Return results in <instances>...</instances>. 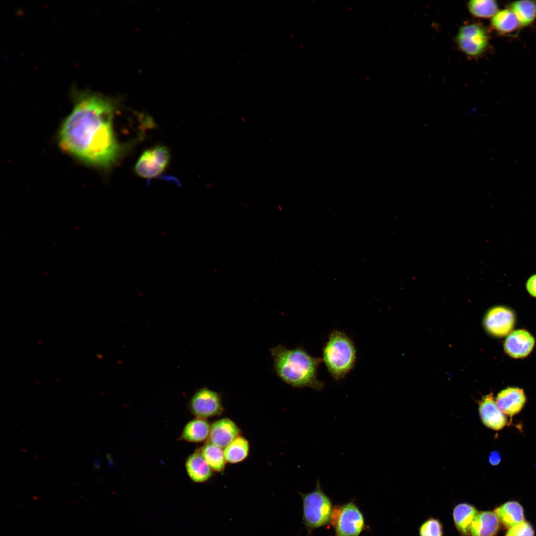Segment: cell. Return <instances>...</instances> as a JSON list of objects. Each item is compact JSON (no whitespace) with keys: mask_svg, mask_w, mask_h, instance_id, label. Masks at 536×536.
Listing matches in <instances>:
<instances>
[{"mask_svg":"<svg viewBox=\"0 0 536 536\" xmlns=\"http://www.w3.org/2000/svg\"><path fill=\"white\" fill-rule=\"evenodd\" d=\"M240 430L232 420L223 418L216 420L210 426L208 442L225 448L237 437Z\"/></svg>","mask_w":536,"mask_h":536,"instance_id":"11","label":"cell"},{"mask_svg":"<svg viewBox=\"0 0 536 536\" xmlns=\"http://www.w3.org/2000/svg\"><path fill=\"white\" fill-rule=\"evenodd\" d=\"M270 352L274 371L282 381L294 388H324L323 382L317 376L322 359L311 356L301 346L288 349L278 345Z\"/></svg>","mask_w":536,"mask_h":536,"instance_id":"2","label":"cell"},{"mask_svg":"<svg viewBox=\"0 0 536 536\" xmlns=\"http://www.w3.org/2000/svg\"><path fill=\"white\" fill-rule=\"evenodd\" d=\"M489 460L491 465H497L500 462V455L497 452H493L490 454L489 456Z\"/></svg>","mask_w":536,"mask_h":536,"instance_id":"27","label":"cell"},{"mask_svg":"<svg viewBox=\"0 0 536 536\" xmlns=\"http://www.w3.org/2000/svg\"><path fill=\"white\" fill-rule=\"evenodd\" d=\"M331 523L336 536H359L365 528L363 515L352 502L334 508Z\"/></svg>","mask_w":536,"mask_h":536,"instance_id":"6","label":"cell"},{"mask_svg":"<svg viewBox=\"0 0 536 536\" xmlns=\"http://www.w3.org/2000/svg\"><path fill=\"white\" fill-rule=\"evenodd\" d=\"M526 401L524 391L519 388L509 387L501 391L496 399L500 409L506 415L512 417L519 413Z\"/></svg>","mask_w":536,"mask_h":536,"instance_id":"13","label":"cell"},{"mask_svg":"<svg viewBox=\"0 0 536 536\" xmlns=\"http://www.w3.org/2000/svg\"><path fill=\"white\" fill-rule=\"evenodd\" d=\"M534 345L535 339L530 333L525 330H518L508 335L505 341L504 349L510 356L519 358L527 356L532 350Z\"/></svg>","mask_w":536,"mask_h":536,"instance_id":"12","label":"cell"},{"mask_svg":"<svg viewBox=\"0 0 536 536\" xmlns=\"http://www.w3.org/2000/svg\"><path fill=\"white\" fill-rule=\"evenodd\" d=\"M303 504V520L309 530L331 523L333 509L330 498L321 488L319 480L314 490L300 493Z\"/></svg>","mask_w":536,"mask_h":536,"instance_id":"4","label":"cell"},{"mask_svg":"<svg viewBox=\"0 0 536 536\" xmlns=\"http://www.w3.org/2000/svg\"><path fill=\"white\" fill-rule=\"evenodd\" d=\"M98 468H99L98 463L97 461V460H95L94 462V463H93V469H94L96 470L97 469H98Z\"/></svg>","mask_w":536,"mask_h":536,"instance_id":"28","label":"cell"},{"mask_svg":"<svg viewBox=\"0 0 536 536\" xmlns=\"http://www.w3.org/2000/svg\"><path fill=\"white\" fill-rule=\"evenodd\" d=\"M472 504L467 502L456 505L453 509L454 526L461 536H469L471 523L478 512Z\"/></svg>","mask_w":536,"mask_h":536,"instance_id":"15","label":"cell"},{"mask_svg":"<svg viewBox=\"0 0 536 536\" xmlns=\"http://www.w3.org/2000/svg\"><path fill=\"white\" fill-rule=\"evenodd\" d=\"M322 360L335 380L343 379L354 368L356 361L352 339L342 331H332L323 348Z\"/></svg>","mask_w":536,"mask_h":536,"instance_id":"3","label":"cell"},{"mask_svg":"<svg viewBox=\"0 0 536 536\" xmlns=\"http://www.w3.org/2000/svg\"><path fill=\"white\" fill-rule=\"evenodd\" d=\"M210 426L204 419L197 418L189 421L184 428L181 437L192 442H201L208 439Z\"/></svg>","mask_w":536,"mask_h":536,"instance_id":"19","label":"cell"},{"mask_svg":"<svg viewBox=\"0 0 536 536\" xmlns=\"http://www.w3.org/2000/svg\"><path fill=\"white\" fill-rule=\"evenodd\" d=\"M190 407L194 415L203 419L219 415L223 410L219 394L207 388L200 389L194 394Z\"/></svg>","mask_w":536,"mask_h":536,"instance_id":"8","label":"cell"},{"mask_svg":"<svg viewBox=\"0 0 536 536\" xmlns=\"http://www.w3.org/2000/svg\"><path fill=\"white\" fill-rule=\"evenodd\" d=\"M169 160L170 153L167 148L157 146L143 152L135 164V171L141 178L152 179L163 172Z\"/></svg>","mask_w":536,"mask_h":536,"instance_id":"7","label":"cell"},{"mask_svg":"<svg viewBox=\"0 0 536 536\" xmlns=\"http://www.w3.org/2000/svg\"><path fill=\"white\" fill-rule=\"evenodd\" d=\"M249 452V444L244 437L239 436L224 449L226 462L236 464L244 461Z\"/></svg>","mask_w":536,"mask_h":536,"instance_id":"21","label":"cell"},{"mask_svg":"<svg viewBox=\"0 0 536 536\" xmlns=\"http://www.w3.org/2000/svg\"><path fill=\"white\" fill-rule=\"evenodd\" d=\"M527 291L533 297H536V274L532 275L526 282Z\"/></svg>","mask_w":536,"mask_h":536,"instance_id":"26","label":"cell"},{"mask_svg":"<svg viewBox=\"0 0 536 536\" xmlns=\"http://www.w3.org/2000/svg\"><path fill=\"white\" fill-rule=\"evenodd\" d=\"M469 13L477 18H492L499 10L494 0H471L467 3Z\"/></svg>","mask_w":536,"mask_h":536,"instance_id":"23","label":"cell"},{"mask_svg":"<svg viewBox=\"0 0 536 536\" xmlns=\"http://www.w3.org/2000/svg\"><path fill=\"white\" fill-rule=\"evenodd\" d=\"M491 28L502 35H508L521 27L514 13L510 8L499 10L491 19Z\"/></svg>","mask_w":536,"mask_h":536,"instance_id":"17","label":"cell"},{"mask_svg":"<svg viewBox=\"0 0 536 536\" xmlns=\"http://www.w3.org/2000/svg\"><path fill=\"white\" fill-rule=\"evenodd\" d=\"M418 534L419 536H444V527L438 519L430 517L420 525Z\"/></svg>","mask_w":536,"mask_h":536,"instance_id":"24","label":"cell"},{"mask_svg":"<svg viewBox=\"0 0 536 536\" xmlns=\"http://www.w3.org/2000/svg\"><path fill=\"white\" fill-rule=\"evenodd\" d=\"M521 27L529 26L536 19V1L523 0L515 1L509 4Z\"/></svg>","mask_w":536,"mask_h":536,"instance_id":"20","label":"cell"},{"mask_svg":"<svg viewBox=\"0 0 536 536\" xmlns=\"http://www.w3.org/2000/svg\"><path fill=\"white\" fill-rule=\"evenodd\" d=\"M507 534L511 536H535L532 525L524 521L509 529Z\"/></svg>","mask_w":536,"mask_h":536,"instance_id":"25","label":"cell"},{"mask_svg":"<svg viewBox=\"0 0 536 536\" xmlns=\"http://www.w3.org/2000/svg\"><path fill=\"white\" fill-rule=\"evenodd\" d=\"M186 469L190 478L196 482H203L212 476V469L200 452H196L188 458Z\"/></svg>","mask_w":536,"mask_h":536,"instance_id":"18","label":"cell"},{"mask_svg":"<svg viewBox=\"0 0 536 536\" xmlns=\"http://www.w3.org/2000/svg\"><path fill=\"white\" fill-rule=\"evenodd\" d=\"M515 316L509 308L496 306L490 309L484 319V326L493 335L501 337L509 334L514 327Z\"/></svg>","mask_w":536,"mask_h":536,"instance_id":"9","label":"cell"},{"mask_svg":"<svg viewBox=\"0 0 536 536\" xmlns=\"http://www.w3.org/2000/svg\"><path fill=\"white\" fill-rule=\"evenodd\" d=\"M479 412L483 423L494 430L503 429L507 419L494 401L492 393L484 397L479 403Z\"/></svg>","mask_w":536,"mask_h":536,"instance_id":"10","label":"cell"},{"mask_svg":"<svg viewBox=\"0 0 536 536\" xmlns=\"http://www.w3.org/2000/svg\"><path fill=\"white\" fill-rule=\"evenodd\" d=\"M506 536H510L509 535H508V534H507V535H506Z\"/></svg>","mask_w":536,"mask_h":536,"instance_id":"29","label":"cell"},{"mask_svg":"<svg viewBox=\"0 0 536 536\" xmlns=\"http://www.w3.org/2000/svg\"><path fill=\"white\" fill-rule=\"evenodd\" d=\"M487 29L476 21L465 22L459 28L455 38L457 48L469 59L480 57L489 45Z\"/></svg>","mask_w":536,"mask_h":536,"instance_id":"5","label":"cell"},{"mask_svg":"<svg viewBox=\"0 0 536 536\" xmlns=\"http://www.w3.org/2000/svg\"><path fill=\"white\" fill-rule=\"evenodd\" d=\"M71 95L73 107L61 127L60 146L88 164L111 167L123 151L114 130L115 100L75 88Z\"/></svg>","mask_w":536,"mask_h":536,"instance_id":"1","label":"cell"},{"mask_svg":"<svg viewBox=\"0 0 536 536\" xmlns=\"http://www.w3.org/2000/svg\"><path fill=\"white\" fill-rule=\"evenodd\" d=\"M493 512L500 523L509 529L525 521L523 508L517 501H508L496 508Z\"/></svg>","mask_w":536,"mask_h":536,"instance_id":"16","label":"cell"},{"mask_svg":"<svg viewBox=\"0 0 536 536\" xmlns=\"http://www.w3.org/2000/svg\"><path fill=\"white\" fill-rule=\"evenodd\" d=\"M200 452L213 470L221 472L224 470L226 461L222 448L208 442Z\"/></svg>","mask_w":536,"mask_h":536,"instance_id":"22","label":"cell"},{"mask_svg":"<svg viewBox=\"0 0 536 536\" xmlns=\"http://www.w3.org/2000/svg\"><path fill=\"white\" fill-rule=\"evenodd\" d=\"M500 522L494 512L478 511L469 530V536H496Z\"/></svg>","mask_w":536,"mask_h":536,"instance_id":"14","label":"cell"}]
</instances>
